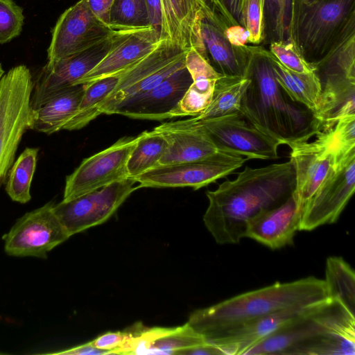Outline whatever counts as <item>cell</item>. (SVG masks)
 <instances>
[{
    "label": "cell",
    "mask_w": 355,
    "mask_h": 355,
    "mask_svg": "<svg viewBox=\"0 0 355 355\" xmlns=\"http://www.w3.org/2000/svg\"><path fill=\"white\" fill-rule=\"evenodd\" d=\"M295 171L291 160L259 168L245 166L236 178L208 191L203 221L218 244H236L248 221L284 202L294 191Z\"/></svg>",
    "instance_id": "6da1fadb"
},
{
    "label": "cell",
    "mask_w": 355,
    "mask_h": 355,
    "mask_svg": "<svg viewBox=\"0 0 355 355\" xmlns=\"http://www.w3.org/2000/svg\"><path fill=\"white\" fill-rule=\"evenodd\" d=\"M246 77L241 113L255 128L280 145L309 141L322 130L303 105L293 101L278 83L267 50L257 45Z\"/></svg>",
    "instance_id": "7a4b0ae2"
},
{
    "label": "cell",
    "mask_w": 355,
    "mask_h": 355,
    "mask_svg": "<svg viewBox=\"0 0 355 355\" xmlns=\"http://www.w3.org/2000/svg\"><path fill=\"white\" fill-rule=\"evenodd\" d=\"M354 355L355 315L338 300L312 305L243 355Z\"/></svg>",
    "instance_id": "3957f363"
},
{
    "label": "cell",
    "mask_w": 355,
    "mask_h": 355,
    "mask_svg": "<svg viewBox=\"0 0 355 355\" xmlns=\"http://www.w3.org/2000/svg\"><path fill=\"white\" fill-rule=\"evenodd\" d=\"M329 298L324 279L308 277L248 291L193 311L188 323L207 340L232 326Z\"/></svg>",
    "instance_id": "277c9868"
},
{
    "label": "cell",
    "mask_w": 355,
    "mask_h": 355,
    "mask_svg": "<svg viewBox=\"0 0 355 355\" xmlns=\"http://www.w3.org/2000/svg\"><path fill=\"white\" fill-rule=\"evenodd\" d=\"M355 26V0L291 1L287 38L313 64Z\"/></svg>",
    "instance_id": "5b68a950"
},
{
    "label": "cell",
    "mask_w": 355,
    "mask_h": 355,
    "mask_svg": "<svg viewBox=\"0 0 355 355\" xmlns=\"http://www.w3.org/2000/svg\"><path fill=\"white\" fill-rule=\"evenodd\" d=\"M33 86L31 72L24 64L12 67L0 80V187L24 134L31 128Z\"/></svg>",
    "instance_id": "8992f818"
},
{
    "label": "cell",
    "mask_w": 355,
    "mask_h": 355,
    "mask_svg": "<svg viewBox=\"0 0 355 355\" xmlns=\"http://www.w3.org/2000/svg\"><path fill=\"white\" fill-rule=\"evenodd\" d=\"M204 132L221 150L248 159H275L280 144L252 125L239 112L208 120L194 118L176 121Z\"/></svg>",
    "instance_id": "52a82bcc"
},
{
    "label": "cell",
    "mask_w": 355,
    "mask_h": 355,
    "mask_svg": "<svg viewBox=\"0 0 355 355\" xmlns=\"http://www.w3.org/2000/svg\"><path fill=\"white\" fill-rule=\"evenodd\" d=\"M137 182L126 178L73 199L54 204L53 211L70 236L108 220L135 190Z\"/></svg>",
    "instance_id": "ba28073f"
},
{
    "label": "cell",
    "mask_w": 355,
    "mask_h": 355,
    "mask_svg": "<svg viewBox=\"0 0 355 355\" xmlns=\"http://www.w3.org/2000/svg\"><path fill=\"white\" fill-rule=\"evenodd\" d=\"M54 203L27 212L3 236L7 254L46 258L47 253L71 236L53 211Z\"/></svg>",
    "instance_id": "9c48e42d"
},
{
    "label": "cell",
    "mask_w": 355,
    "mask_h": 355,
    "mask_svg": "<svg viewBox=\"0 0 355 355\" xmlns=\"http://www.w3.org/2000/svg\"><path fill=\"white\" fill-rule=\"evenodd\" d=\"M332 129L318 132L312 141L288 145L290 160L295 171L293 193L301 215L306 203L335 170L337 159L333 145Z\"/></svg>",
    "instance_id": "30bf717a"
},
{
    "label": "cell",
    "mask_w": 355,
    "mask_h": 355,
    "mask_svg": "<svg viewBox=\"0 0 355 355\" xmlns=\"http://www.w3.org/2000/svg\"><path fill=\"white\" fill-rule=\"evenodd\" d=\"M137 137H124L114 144L85 159L66 177L63 199L67 201L128 178L127 163Z\"/></svg>",
    "instance_id": "8fae6325"
},
{
    "label": "cell",
    "mask_w": 355,
    "mask_h": 355,
    "mask_svg": "<svg viewBox=\"0 0 355 355\" xmlns=\"http://www.w3.org/2000/svg\"><path fill=\"white\" fill-rule=\"evenodd\" d=\"M355 190V150L338 159L334 173L304 207L300 230L337 221Z\"/></svg>",
    "instance_id": "7c38bea8"
},
{
    "label": "cell",
    "mask_w": 355,
    "mask_h": 355,
    "mask_svg": "<svg viewBox=\"0 0 355 355\" xmlns=\"http://www.w3.org/2000/svg\"><path fill=\"white\" fill-rule=\"evenodd\" d=\"M112 32L84 0H79L57 20L51 31L47 60L51 62L82 51L107 38Z\"/></svg>",
    "instance_id": "4fadbf2b"
},
{
    "label": "cell",
    "mask_w": 355,
    "mask_h": 355,
    "mask_svg": "<svg viewBox=\"0 0 355 355\" xmlns=\"http://www.w3.org/2000/svg\"><path fill=\"white\" fill-rule=\"evenodd\" d=\"M248 160L239 155L180 164L159 166L132 179L138 187H191L196 190L224 178Z\"/></svg>",
    "instance_id": "5bb4252c"
},
{
    "label": "cell",
    "mask_w": 355,
    "mask_h": 355,
    "mask_svg": "<svg viewBox=\"0 0 355 355\" xmlns=\"http://www.w3.org/2000/svg\"><path fill=\"white\" fill-rule=\"evenodd\" d=\"M111 45V35L75 54L49 62L40 70L32 92L33 110L44 104L58 92L75 85L106 55Z\"/></svg>",
    "instance_id": "9a60e30c"
},
{
    "label": "cell",
    "mask_w": 355,
    "mask_h": 355,
    "mask_svg": "<svg viewBox=\"0 0 355 355\" xmlns=\"http://www.w3.org/2000/svg\"><path fill=\"white\" fill-rule=\"evenodd\" d=\"M162 39L151 26L113 30L106 55L76 85H86L121 72L153 51Z\"/></svg>",
    "instance_id": "2e32d148"
},
{
    "label": "cell",
    "mask_w": 355,
    "mask_h": 355,
    "mask_svg": "<svg viewBox=\"0 0 355 355\" xmlns=\"http://www.w3.org/2000/svg\"><path fill=\"white\" fill-rule=\"evenodd\" d=\"M230 25L220 12L211 9L201 21L203 44L209 62L218 72L225 76L245 77L257 45L232 44L225 34Z\"/></svg>",
    "instance_id": "e0dca14e"
},
{
    "label": "cell",
    "mask_w": 355,
    "mask_h": 355,
    "mask_svg": "<svg viewBox=\"0 0 355 355\" xmlns=\"http://www.w3.org/2000/svg\"><path fill=\"white\" fill-rule=\"evenodd\" d=\"M191 83V75L184 66L153 89L122 102L111 114L148 120L171 119L172 111Z\"/></svg>",
    "instance_id": "ac0fdd59"
},
{
    "label": "cell",
    "mask_w": 355,
    "mask_h": 355,
    "mask_svg": "<svg viewBox=\"0 0 355 355\" xmlns=\"http://www.w3.org/2000/svg\"><path fill=\"white\" fill-rule=\"evenodd\" d=\"M313 66L322 88L320 101L355 93V26Z\"/></svg>",
    "instance_id": "d6986e66"
},
{
    "label": "cell",
    "mask_w": 355,
    "mask_h": 355,
    "mask_svg": "<svg viewBox=\"0 0 355 355\" xmlns=\"http://www.w3.org/2000/svg\"><path fill=\"white\" fill-rule=\"evenodd\" d=\"M160 4L162 37L184 50L193 48L207 58L200 26L212 8L204 0H160Z\"/></svg>",
    "instance_id": "ffe728a7"
},
{
    "label": "cell",
    "mask_w": 355,
    "mask_h": 355,
    "mask_svg": "<svg viewBox=\"0 0 355 355\" xmlns=\"http://www.w3.org/2000/svg\"><path fill=\"white\" fill-rule=\"evenodd\" d=\"M301 211L293 193L281 205L263 211L246 225L245 237L275 250L290 245L300 230Z\"/></svg>",
    "instance_id": "44dd1931"
},
{
    "label": "cell",
    "mask_w": 355,
    "mask_h": 355,
    "mask_svg": "<svg viewBox=\"0 0 355 355\" xmlns=\"http://www.w3.org/2000/svg\"><path fill=\"white\" fill-rule=\"evenodd\" d=\"M309 306L292 308L232 326L211 336L207 341L218 347L225 355H243Z\"/></svg>",
    "instance_id": "7402d4cb"
},
{
    "label": "cell",
    "mask_w": 355,
    "mask_h": 355,
    "mask_svg": "<svg viewBox=\"0 0 355 355\" xmlns=\"http://www.w3.org/2000/svg\"><path fill=\"white\" fill-rule=\"evenodd\" d=\"M166 137L168 146L159 166L209 160L235 155L219 149L202 131L179 125L176 121L156 128Z\"/></svg>",
    "instance_id": "603a6c76"
},
{
    "label": "cell",
    "mask_w": 355,
    "mask_h": 355,
    "mask_svg": "<svg viewBox=\"0 0 355 355\" xmlns=\"http://www.w3.org/2000/svg\"><path fill=\"white\" fill-rule=\"evenodd\" d=\"M188 51L173 44L167 38H163L149 54L119 73L117 85L98 108L100 114H111L114 109L125 100L132 88L159 69L184 55Z\"/></svg>",
    "instance_id": "cb8c5ba5"
},
{
    "label": "cell",
    "mask_w": 355,
    "mask_h": 355,
    "mask_svg": "<svg viewBox=\"0 0 355 355\" xmlns=\"http://www.w3.org/2000/svg\"><path fill=\"white\" fill-rule=\"evenodd\" d=\"M185 67L192 83L172 111L171 119L200 115L210 104L216 83L222 75L213 67L207 58L193 48L186 53Z\"/></svg>",
    "instance_id": "d4e9b609"
},
{
    "label": "cell",
    "mask_w": 355,
    "mask_h": 355,
    "mask_svg": "<svg viewBox=\"0 0 355 355\" xmlns=\"http://www.w3.org/2000/svg\"><path fill=\"white\" fill-rule=\"evenodd\" d=\"M85 87V85L80 84L65 88L39 107L32 109L31 130L46 135L62 130L76 114Z\"/></svg>",
    "instance_id": "484cf974"
},
{
    "label": "cell",
    "mask_w": 355,
    "mask_h": 355,
    "mask_svg": "<svg viewBox=\"0 0 355 355\" xmlns=\"http://www.w3.org/2000/svg\"><path fill=\"white\" fill-rule=\"evenodd\" d=\"M267 54L280 86L293 101L303 105L315 116L322 88L315 71L309 73L293 71L280 63L268 50Z\"/></svg>",
    "instance_id": "4316f807"
},
{
    "label": "cell",
    "mask_w": 355,
    "mask_h": 355,
    "mask_svg": "<svg viewBox=\"0 0 355 355\" xmlns=\"http://www.w3.org/2000/svg\"><path fill=\"white\" fill-rule=\"evenodd\" d=\"M249 81L246 76L221 75L216 83L210 104L195 118L208 120L241 112L242 98Z\"/></svg>",
    "instance_id": "83f0119b"
},
{
    "label": "cell",
    "mask_w": 355,
    "mask_h": 355,
    "mask_svg": "<svg viewBox=\"0 0 355 355\" xmlns=\"http://www.w3.org/2000/svg\"><path fill=\"white\" fill-rule=\"evenodd\" d=\"M167 146L166 137L155 128L139 135L127 163L128 178H134L159 166Z\"/></svg>",
    "instance_id": "f1b7e54d"
},
{
    "label": "cell",
    "mask_w": 355,
    "mask_h": 355,
    "mask_svg": "<svg viewBox=\"0 0 355 355\" xmlns=\"http://www.w3.org/2000/svg\"><path fill=\"white\" fill-rule=\"evenodd\" d=\"M119 74L98 79L85 85L84 93L74 116L62 130H76L86 126L100 115L98 108L117 85Z\"/></svg>",
    "instance_id": "f546056e"
},
{
    "label": "cell",
    "mask_w": 355,
    "mask_h": 355,
    "mask_svg": "<svg viewBox=\"0 0 355 355\" xmlns=\"http://www.w3.org/2000/svg\"><path fill=\"white\" fill-rule=\"evenodd\" d=\"M324 280L329 297L339 300L355 315V275L349 264L340 257H328Z\"/></svg>",
    "instance_id": "4dcf8cb0"
},
{
    "label": "cell",
    "mask_w": 355,
    "mask_h": 355,
    "mask_svg": "<svg viewBox=\"0 0 355 355\" xmlns=\"http://www.w3.org/2000/svg\"><path fill=\"white\" fill-rule=\"evenodd\" d=\"M39 148H26L8 171L6 191L15 202L26 203L31 198L30 189L37 162Z\"/></svg>",
    "instance_id": "1f68e13d"
},
{
    "label": "cell",
    "mask_w": 355,
    "mask_h": 355,
    "mask_svg": "<svg viewBox=\"0 0 355 355\" xmlns=\"http://www.w3.org/2000/svg\"><path fill=\"white\" fill-rule=\"evenodd\" d=\"M208 342L188 322L171 328V331L155 340L146 354H186L193 348L205 345Z\"/></svg>",
    "instance_id": "d6a6232c"
},
{
    "label": "cell",
    "mask_w": 355,
    "mask_h": 355,
    "mask_svg": "<svg viewBox=\"0 0 355 355\" xmlns=\"http://www.w3.org/2000/svg\"><path fill=\"white\" fill-rule=\"evenodd\" d=\"M109 26L112 30L150 26L145 0H113Z\"/></svg>",
    "instance_id": "836d02e7"
},
{
    "label": "cell",
    "mask_w": 355,
    "mask_h": 355,
    "mask_svg": "<svg viewBox=\"0 0 355 355\" xmlns=\"http://www.w3.org/2000/svg\"><path fill=\"white\" fill-rule=\"evenodd\" d=\"M291 0H266L263 11V41L269 44L286 40Z\"/></svg>",
    "instance_id": "e575fe53"
},
{
    "label": "cell",
    "mask_w": 355,
    "mask_h": 355,
    "mask_svg": "<svg viewBox=\"0 0 355 355\" xmlns=\"http://www.w3.org/2000/svg\"><path fill=\"white\" fill-rule=\"evenodd\" d=\"M266 0H241L242 26L248 33V42L259 45L263 41V11Z\"/></svg>",
    "instance_id": "d590c367"
},
{
    "label": "cell",
    "mask_w": 355,
    "mask_h": 355,
    "mask_svg": "<svg viewBox=\"0 0 355 355\" xmlns=\"http://www.w3.org/2000/svg\"><path fill=\"white\" fill-rule=\"evenodd\" d=\"M286 68L298 73L314 72L313 64L308 62L289 38L270 43L268 50Z\"/></svg>",
    "instance_id": "8d00e7d4"
},
{
    "label": "cell",
    "mask_w": 355,
    "mask_h": 355,
    "mask_svg": "<svg viewBox=\"0 0 355 355\" xmlns=\"http://www.w3.org/2000/svg\"><path fill=\"white\" fill-rule=\"evenodd\" d=\"M24 20L22 8L12 0H0V44L20 35Z\"/></svg>",
    "instance_id": "74e56055"
},
{
    "label": "cell",
    "mask_w": 355,
    "mask_h": 355,
    "mask_svg": "<svg viewBox=\"0 0 355 355\" xmlns=\"http://www.w3.org/2000/svg\"><path fill=\"white\" fill-rule=\"evenodd\" d=\"M332 138L337 160L355 150V114L338 121L332 129Z\"/></svg>",
    "instance_id": "f35d334b"
},
{
    "label": "cell",
    "mask_w": 355,
    "mask_h": 355,
    "mask_svg": "<svg viewBox=\"0 0 355 355\" xmlns=\"http://www.w3.org/2000/svg\"><path fill=\"white\" fill-rule=\"evenodd\" d=\"M130 336V330L127 329L122 331H110L103 334L90 341L96 348L107 351L110 354L123 345Z\"/></svg>",
    "instance_id": "ab89813d"
},
{
    "label": "cell",
    "mask_w": 355,
    "mask_h": 355,
    "mask_svg": "<svg viewBox=\"0 0 355 355\" xmlns=\"http://www.w3.org/2000/svg\"><path fill=\"white\" fill-rule=\"evenodd\" d=\"M145 1L148 9L150 24L158 31L162 37L163 19L160 0H145Z\"/></svg>",
    "instance_id": "60d3db41"
},
{
    "label": "cell",
    "mask_w": 355,
    "mask_h": 355,
    "mask_svg": "<svg viewBox=\"0 0 355 355\" xmlns=\"http://www.w3.org/2000/svg\"><path fill=\"white\" fill-rule=\"evenodd\" d=\"M225 34L228 40L234 45L243 46L248 42V33L245 28L239 24L227 26Z\"/></svg>",
    "instance_id": "b9f144b4"
},
{
    "label": "cell",
    "mask_w": 355,
    "mask_h": 355,
    "mask_svg": "<svg viewBox=\"0 0 355 355\" xmlns=\"http://www.w3.org/2000/svg\"><path fill=\"white\" fill-rule=\"evenodd\" d=\"M51 354L64 355H94V354H110L108 352L95 347L91 342L73 347L70 349L60 352L49 353Z\"/></svg>",
    "instance_id": "7bdbcfd3"
},
{
    "label": "cell",
    "mask_w": 355,
    "mask_h": 355,
    "mask_svg": "<svg viewBox=\"0 0 355 355\" xmlns=\"http://www.w3.org/2000/svg\"><path fill=\"white\" fill-rule=\"evenodd\" d=\"M225 11L239 25L242 26L241 13V0H219Z\"/></svg>",
    "instance_id": "ee69618b"
},
{
    "label": "cell",
    "mask_w": 355,
    "mask_h": 355,
    "mask_svg": "<svg viewBox=\"0 0 355 355\" xmlns=\"http://www.w3.org/2000/svg\"><path fill=\"white\" fill-rule=\"evenodd\" d=\"M214 10L220 12L230 24H238L232 17L225 11L219 0H204Z\"/></svg>",
    "instance_id": "f6af8a7d"
},
{
    "label": "cell",
    "mask_w": 355,
    "mask_h": 355,
    "mask_svg": "<svg viewBox=\"0 0 355 355\" xmlns=\"http://www.w3.org/2000/svg\"><path fill=\"white\" fill-rule=\"evenodd\" d=\"M5 74V71L3 70L1 63L0 62V80Z\"/></svg>",
    "instance_id": "bcb514c9"
},
{
    "label": "cell",
    "mask_w": 355,
    "mask_h": 355,
    "mask_svg": "<svg viewBox=\"0 0 355 355\" xmlns=\"http://www.w3.org/2000/svg\"><path fill=\"white\" fill-rule=\"evenodd\" d=\"M291 1H295L300 2V3H305V2H306L308 0H291Z\"/></svg>",
    "instance_id": "7dc6e473"
},
{
    "label": "cell",
    "mask_w": 355,
    "mask_h": 355,
    "mask_svg": "<svg viewBox=\"0 0 355 355\" xmlns=\"http://www.w3.org/2000/svg\"><path fill=\"white\" fill-rule=\"evenodd\" d=\"M107 1V3L109 4L110 6H111V4L113 1V0H105Z\"/></svg>",
    "instance_id": "c3c4849f"
},
{
    "label": "cell",
    "mask_w": 355,
    "mask_h": 355,
    "mask_svg": "<svg viewBox=\"0 0 355 355\" xmlns=\"http://www.w3.org/2000/svg\"><path fill=\"white\" fill-rule=\"evenodd\" d=\"M1 354V352H0V354Z\"/></svg>",
    "instance_id": "681fc988"
}]
</instances>
